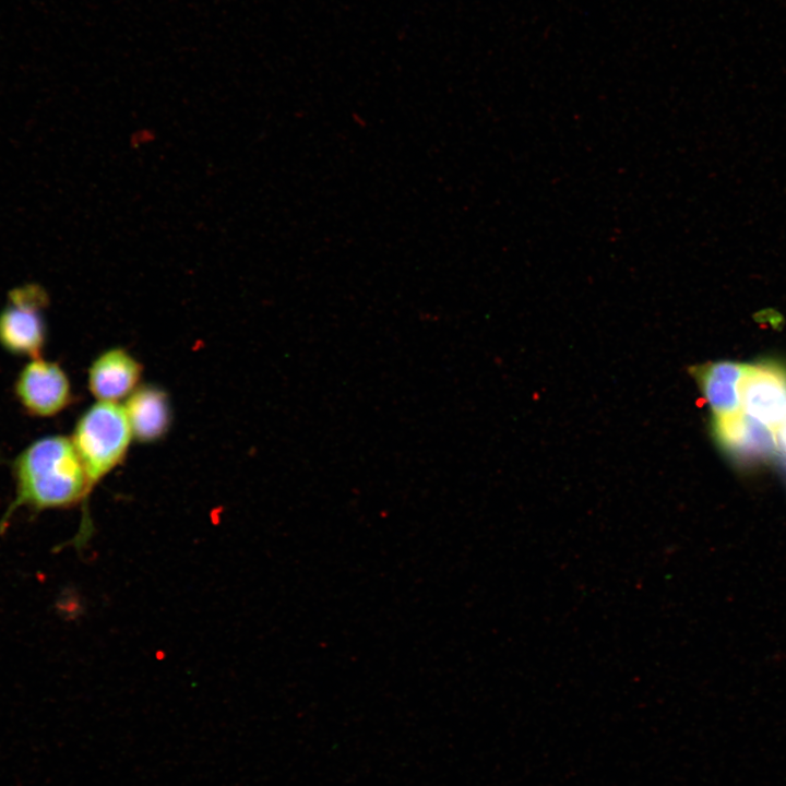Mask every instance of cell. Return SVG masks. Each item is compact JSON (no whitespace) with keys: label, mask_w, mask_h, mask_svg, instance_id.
<instances>
[{"label":"cell","mask_w":786,"mask_h":786,"mask_svg":"<svg viewBox=\"0 0 786 786\" xmlns=\"http://www.w3.org/2000/svg\"><path fill=\"white\" fill-rule=\"evenodd\" d=\"M13 473L15 496L5 519L21 507L37 511L69 508L92 490L71 438L64 436L34 441L16 456Z\"/></svg>","instance_id":"cell-1"},{"label":"cell","mask_w":786,"mask_h":786,"mask_svg":"<svg viewBox=\"0 0 786 786\" xmlns=\"http://www.w3.org/2000/svg\"><path fill=\"white\" fill-rule=\"evenodd\" d=\"M123 405L97 401L79 418L71 441L91 489L126 457L132 440Z\"/></svg>","instance_id":"cell-2"},{"label":"cell","mask_w":786,"mask_h":786,"mask_svg":"<svg viewBox=\"0 0 786 786\" xmlns=\"http://www.w3.org/2000/svg\"><path fill=\"white\" fill-rule=\"evenodd\" d=\"M47 303L48 296L36 284L12 289L0 311V345L14 355L40 357L46 341L43 312Z\"/></svg>","instance_id":"cell-3"},{"label":"cell","mask_w":786,"mask_h":786,"mask_svg":"<svg viewBox=\"0 0 786 786\" xmlns=\"http://www.w3.org/2000/svg\"><path fill=\"white\" fill-rule=\"evenodd\" d=\"M14 393L33 416L51 417L71 402V384L64 370L53 361L32 358L20 371Z\"/></svg>","instance_id":"cell-4"},{"label":"cell","mask_w":786,"mask_h":786,"mask_svg":"<svg viewBox=\"0 0 786 786\" xmlns=\"http://www.w3.org/2000/svg\"><path fill=\"white\" fill-rule=\"evenodd\" d=\"M740 401L742 413L775 431L786 418V371L771 364L746 366Z\"/></svg>","instance_id":"cell-5"},{"label":"cell","mask_w":786,"mask_h":786,"mask_svg":"<svg viewBox=\"0 0 786 786\" xmlns=\"http://www.w3.org/2000/svg\"><path fill=\"white\" fill-rule=\"evenodd\" d=\"M712 427L718 445L736 461L758 463L776 452L775 431L742 410L713 418Z\"/></svg>","instance_id":"cell-6"},{"label":"cell","mask_w":786,"mask_h":786,"mask_svg":"<svg viewBox=\"0 0 786 786\" xmlns=\"http://www.w3.org/2000/svg\"><path fill=\"white\" fill-rule=\"evenodd\" d=\"M142 374L141 364L123 348L102 353L88 369L87 383L97 401L118 403L136 388Z\"/></svg>","instance_id":"cell-7"},{"label":"cell","mask_w":786,"mask_h":786,"mask_svg":"<svg viewBox=\"0 0 786 786\" xmlns=\"http://www.w3.org/2000/svg\"><path fill=\"white\" fill-rule=\"evenodd\" d=\"M746 366L720 360L692 368V376L711 410L713 418L741 410L740 384Z\"/></svg>","instance_id":"cell-8"},{"label":"cell","mask_w":786,"mask_h":786,"mask_svg":"<svg viewBox=\"0 0 786 786\" xmlns=\"http://www.w3.org/2000/svg\"><path fill=\"white\" fill-rule=\"evenodd\" d=\"M133 438L153 442L164 437L170 426L171 412L167 394L153 385L136 388L123 405Z\"/></svg>","instance_id":"cell-9"},{"label":"cell","mask_w":786,"mask_h":786,"mask_svg":"<svg viewBox=\"0 0 786 786\" xmlns=\"http://www.w3.org/2000/svg\"><path fill=\"white\" fill-rule=\"evenodd\" d=\"M776 452L786 469V418L775 430Z\"/></svg>","instance_id":"cell-10"}]
</instances>
